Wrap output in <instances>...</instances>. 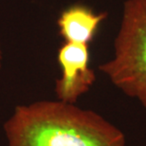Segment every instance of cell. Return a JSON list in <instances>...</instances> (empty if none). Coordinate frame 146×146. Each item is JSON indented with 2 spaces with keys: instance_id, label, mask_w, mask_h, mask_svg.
I'll return each instance as SVG.
<instances>
[{
  "instance_id": "obj_1",
  "label": "cell",
  "mask_w": 146,
  "mask_h": 146,
  "mask_svg": "<svg viewBox=\"0 0 146 146\" xmlns=\"http://www.w3.org/2000/svg\"><path fill=\"white\" fill-rule=\"evenodd\" d=\"M4 131L8 146H126L104 117L59 100L16 106Z\"/></svg>"
},
{
  "instance_id": "obj_5",
  "label": "cell",
  "mask_w": 146,
  "mask_h": 146,
  "mask_svg": "<svg viewBox=\"0 0 146 146\" xmlns=\"http://www.w3.org/2000/svg\"><path fill=\"white\" fill-rule=\"evenodd\" d=\"M2 64V49H1V43H0V68Z\"/></svg>"
},
{
  "instance_id": "obj_4",
  "label": "cell",
  "mask_w": 146,
  "mask_h": 146,
  "mask_svg": "<svg viewBox=\"0 0 146 146\" xmlns=\"http://www.w3.org/2000/svg\"><path fill=\"white\" fill-rule=\"evenodd\" d=\"M106 16V13H95L86 6H72L64 11L58 19L59 33L66 43L88 46Z\"/></svg>"
},
{
  "instance_id": "obj_3",
  "label": "cell",
  "mask_w": 146,
  "mask_h": 146,
  "mask_svg": "<svg viewBox=\"0 0 146 146\" xmlns=\"http://www.w3.org/2000/svg\"><path fill=\"white\" fill-rule=\"evenodd\" d=\"M58 63L62 75L56 81L57 99L75 104L78 99L93 86L96 75L89 68V50L87 45L65 43L58 51Z\"/></svg>"
},
{
  "instance_id": "obj_2",
  "label": "cell",
  "mask_w": 146,
  "mask_h": 146,
  "mask_svg": "<svg viewBox=\"0 0 146 146\" xmlns=\"http://www.w3.org/2000/svg\"><path fill=\"white\" fill-rule=\"evenodd\" d=\"M114 86L146 109V0H126L113 58L99 66Z\"/></svg>"
}]
</instances>
